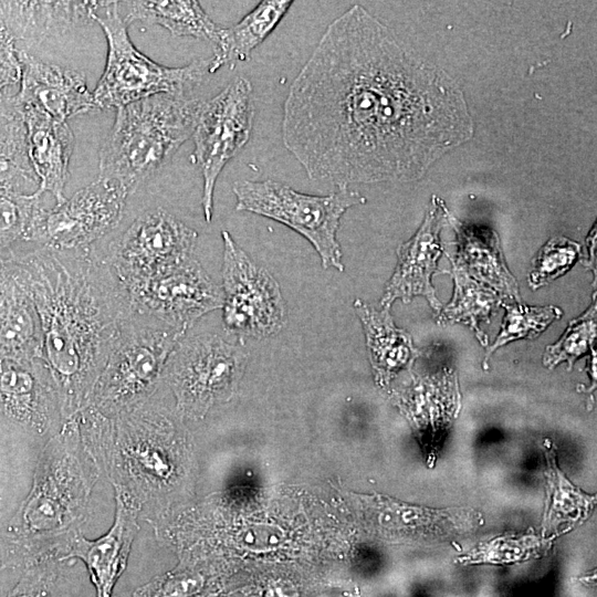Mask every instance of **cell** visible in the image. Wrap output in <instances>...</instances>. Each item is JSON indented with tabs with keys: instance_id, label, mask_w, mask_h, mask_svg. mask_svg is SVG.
<instances>
[{
	"instance_id": "6da1fadb",
	"label": "cell",
	"mask_w": 597,
	"mask_h": 597,
	"mask_svg": "<svg viewBox=\"0 0 597 597\" xmlns=\"http://www.w3.org/2000/svg\"><path fill=\"white\" fill-rule=\"evenodd\" d=\"M472 134L459 84L359 4L327 25L283 104L284 147L336 187L419 179Z\"/></svg>"
},
{
	"instance_id": "7a4b0ae2",
	"label": "cell",
	"mask_w": 597,
	"mask_h": 597,
	"mask_svg": "<svg viewBox=\"0 0 597 597\" xmlns=\"http://www.w3.org/2000/svg\"><path fill=\"white\" fill-rule=\"evenodd\" d=\"M44 359L69 421L87 407L122 324L134 308L114 271L86 251L42 248L30 262Z\"/></svg>"
},
{
	"instance_id": "3957f363",
	"label": "cell",
	"mask_w": 597,
	"mask_h": 597,
	"mask_svg": "<svg viewBox=\"0 0 597 597\" xmlns=\"http://www.w3.org/2000/svg\"><path fill=\"white\" fill-rule=\"evenodd\" d=\"M63 425L44 449L33 488L3 534L7 563L40 562L61 545L71 547L80 535L94 473L81 450L77 420Z\"/></svg>"
},
{
	"instance_id": "277c9868",
	"label": "cell",
	"mask_w": 597,
	"mask_h": 597,
	"mask_svg": "<svg viewBox=\"0 0 597 597\" xmlns=\"http://www.w3.org/2000/svg\"><path fill=\"white\" fill-rule=\"evenodd\" d=\"M202 102L158 94L118 108L101 147L97 178L134 192L192 137Z\"/></svg>"
},
{
	"instance_id": "5b68a950",
	"label": "cell",
	"mask_w": 597,
	"mask_h": 597,
	"mask_svg": "<svg viewBox=\"0 0 597 597\" xmlns=\"http://www.w3.org/2000/svg\"><path fill=\"white\" fill-rule=\"evenodd\" d=\"M184 335L134 310L119 328L86 408L111 417L147 401Z\"/></svg>"
},
{
	"instance_id": "8992f818",
	"label": "cell",
	"mask_w": 597,
	"mask_h": 597,
	"mask_svg": "<svg viewBox=\"0 0 597 597\" xmlns=\"http://www.w3.org/2000/svg\"><path fill=\"white\" fill-rule=\"evenodd\" d=\"M93 21L107 41L106 65L93 92L97 109H118L158 94L190 96L210 75V59L168 67L139 52L128 36L118 1H97Z\"/></svg>"
},
{
	"instance_id": "52a82bcc",
	"label": "cell",
	"mask_w": 597,
	"mask_h": 597,
	"mask_svg": "<svg viewBox=\"0 0 597 597\" xmlns=\"http://www.w3.org/2000/svg\"><path fill=\"white\" fill-rule=\"evenodd\" d=\"M232 191L238 211L263 216L291 228L314 247L324 269L344 270L336 235L345 211L365 202L357 191L337 187L329 195L315 196L271 179L235 181Z\"/></svg>"
},
{
	"instance_id": "ba28073f",
	"label": "cell",
	"mask_w": 597,
	"mask_h": 597,
	"mask_svg": "<svg viewBox=\"0 0 597 597\" xmlns=\"http://www.w3.org/2000/svg\"><path fill=\"white\" fill-rule=\"evenodd\" d=\"M251 82L238 76L218 95L203 101L195 132L193 163L203 180L202 210L211 221L217 179L224 166L247 145L254 121Z\"/></svg>"
},
{
	"instance_id": "9c48e42d",
	"label": "cell",
	"mask_w": 597,
	"mask_h": 597,
	"mask_svg": "<svg viewBox=\"0 0 597 597\" xmlns=\"http://www.w3.org/2000/svg\"><path fill=\"white\" fill-rule=\"evenodd\" d=\"M223 327L242 338H265L285 323V304L277 282L222 231Z\"/></svg>"
},
{
	"instance_id": "30bf717a",
	"label": "cell",
	"mask_w": 597,
	"mask_h": 597,
	"mask_svg": "<svg viewBox=\"0 0 597 597\" xmlns=\"http://www.w3.org/2000/svg\"><path fill=\"white\" fill-rule=\"evenodd\" d=\"M197 238L193 229L157 209L136 218L104 253L92 252L128 287L192 258Z\"/></svg>"
},
{
	"instance_id": "8fae6325",
	"label": "cell",
	"mask_w": 597,
	"mask_h": 597,
	"mask_svg": "<svg viewBox=\"0 0 597 597\" xmlns=\"http://www.w3.org/2000/svg\"><path fill=\"white\" fill-rule=\"evenodd\" d=\"M128 196L121 186L97 178L53 209L39 205L30 234L53 251L90 250L118 226Z\"/></svg>"
},
{
	"instance_id": "7c38bea8",
	"label": "cell",
	"mask_w": 597,
	"mask_h": 597,
	"mask_svg": "<svg viewBox=\"0 0 597 597\" xmlns=\"http://www.w3.org/2000/svg\"><path fill=\"white\" fill-rule=\"evenodd\" d=\"M245 364L247 354L235 345L218 335H196L180 339L164 376L175 390L178 406L200 416L233 390Z\"/></svg>"
},
{
	"instance_id": "4fadbf2b",
	"label": "cell",
	"mask_w": 597,
	"mask_h": 597,
	"mask_svg": "<svg viewBox=\"0 0 597 597\" xmlns=\"http://www.w3.org/2000/svg\"><path fill=\"white\" fill-rule=\"evenodd\" d=\"M126 289L136 312L182 334L223 304L222 291L193 256Z\"/></svg>"
},
{
	"instance_id": "5bb4252c",
	"label": "cell",
	"mask_w": 597,
	"mask_h": 597,
	"mask_svg": "<svg viewBox=\"0 0 597 597\" xmlns=\"http://www.w3.org/2000/svg\"><path fill=\"white\" fill-rule=\"evenodd\" d=\"M19 60L22 85L15 100L21 107L61 122L97 109L83 73L42 62L27 53H20Z\"/></svg>"
},
{
	"instance_id": "9a60e30c",
	"label": "cell",
	"mask_w": 597,
	"mask_h": 597,
	"mask_svg": "<svg viewBox=\"0 0 597 597\" xmlns=\"http://www.w3.org/2000/svg\"><path fill=\"white\" fill-rule=\"evenodd\" d=\"M444 212L443 203L432 200L415 237L398 248V263L381 300L384 307H389L395 300L409 302L416 295H423L439 310L440 303L430 280L442 249L439 232Z\"/></svg>"
},
{
	"instance_id": "2e32d148",
	"label": "cell",
	"mask_w": 597,
	"mask_h": 597,
	"mask_svg": "<svg viewBox=\"0 0 597 597\" xmlns=\"http://www.w3.org/2000/svg\"><path fill=\"white\" fill-rule=\"evenodd\" d=\"M20 108L27 127L29 159L39 177L38 190L32 196L40 198L43 192H50L56 205H61L66 200L64 188L74 149L73 132L67 122L32 108Z\"/></svg>"
},
{
	"instance_id": "e0dca14e",
	"label": "cell",
	"mask_w": 597,
	"mask_h": 597,
	"mask_svg": "<svg viewBox=\"0 0 597 597\" xmlns=\"http://www.w3.org/2000/svg\"><path fill=\"white\" fill-rule=\"evenodd\" d=\"M137 531V510L116 492V515L109 531L95 541L80 534L72 543L69 556L85 563L97 597H111Z\"/></svg>"
},
{
	"instance_id": "ac0fdd59",
	"label": "cell",
	"mask_w": 597,
	"mask_h": 597,
	"mask_svg": "<svg viewBox=\"0 0 597 597\" xmlns=\"http://www.w3.org/2000/svg\"><path fill=\"white\" fill-rule=\"evenodd\" d=\"M126 25L140 21L158 24L174 36H191L218 45L221 28L198 1H118Z\"/></svg>"
},
{
	"instance_id": "d6986e66",
	"label": "cell",
	"mask_w": 597,
	"mask_h": 597,
	"mask_svg": "<svg viewBox=\"0 0 597 597\" xmlns=\"http://www.w3.org/2000/svg\"><path fill=\"white\" fill-rule=\"evenodd\" d=\"M289 0L260 1L238 23L221 28L218 45L210 59V74L220 67L249 61L252 51L276 28L292 6Z\"/></svg>"
},
{
	"instance_id": "ffe728a7",
	"label": "cell",
	"mask_w": 597,
	"mask_h": 597,
	"mask_svg": "<svg viewBox=\"0 0 597 597\" xmlns=\"http://www.w3.org/2000/svg\"><path fill=\"white\" fill-rule=\"evenodd\" d=\"M354 306L364 326L375 375L379 381L386 383L412 362L418 352L409 334L394 324L388 307L377 311L360 300Z\"/></svg>"
},
{
	"instance_id": "44dd1931",
	"label": "cell",
	"mask_w": 597,
	"mask_h": 597,
	"mask_svg": "<svg viewBox=\"0 0 597 597\" xmlns=\"http://www.w3.org/2000/svg\"><path fill=\"white\" fill-rule=\"evenodd\" d=\"M459 239L460 260L482 281L501 295L520 302L515 279L510 274L496 233L489 229L465 226L448 211Z\"/></svg>"
},
{
	"instance_id": "7402d4cb",
	"label": "cell",
	"mask_w": 597,
	"mask_h": 597,
	"mask_svg": "<svg viewBox=\"0 0 597 597\" xmlns=\"http://www.w3.org/2000/svg\"><path fill=\"white\" fill-rule=\"evenodd\" d=\"M21 35L40 42L93 21L97 1H36L12 3Z\"/></svg>"
},
{
	"instance_id": "603a6c76",
	"label": "cell",
	"mask_w": 597,
	"mask_h": 597,
	"mask_svg": "<svg viewBox=\"0 0 597 597\" xmlns=\"http://www.w3.org/2000/svg\"><path fill=\"white\" fill-rule=\"evenodd\" d=\"M370 509L383 527L422 537L447 535L472 523L469 512L461 510H431L388 501L375 502Z\"/></svg>"
},
{
	"instance_id": "cb8c5ba5",
	"label": "cell",
	"mask_w": 597,
	"mask_h": 597,
	"mask_svg": "<svg viewBox=\"0 0 597 597\" xmlns=\"http://www.w3.org/2000/svg\"><path fill=\"white\" fill-rule=\"evenodd\" d=\"M0 348L6 354L44 359L35 306L14 291L0 293Z\"/></svg>"
},
{
	"instance_id": "d4e9b609",
	"label": "cell",
	"mask_w": 597,
	"mask_h": 597,
	"mask_svg": "<svg viewBox=\"0 0 597 597\" xmlns=\"http://www.w3.org/2000/svg\"><path fill=\"white\" fill-rule=\"evenodd\" d=\"M547 507L544 517L545 531L569 526L584 520L595 499L572 484L558 469L555 452L546 448Z\"/></svg>"
},
{
	"instance_id": "484cf974",
	"label": "cell",
	"mask_w": 597,
	"mask_h": 597,
	"mask_svg": "<svg viewBox=\"0 0 597 597\" xmlns=\"http://www.w3.org/2000/svg\"><path fill=\"white\" fill-rule=\"evenodd\" d=\"M455 294L453 302L448 305L442 316L449 321H465L479 332L478 322L484 320L493 304L494 296L483 290L478 283L471 280L463 271L461 264L454 263Z\"/></svg>"
},
{
	"instance_id": "4316f807",
	"label": "cell",
	"mask_w": 597,
	"mask_h": 597,
	"mask_svg": "<svg viewBox=\"0 0 597 597\" xmlns=\"http://www.w3.org/2000/svg\"><path fill=\"white\" fill-rule=\"evenodd\" d=\"M554 306L530 307L526 305H507L502 331L485 358L498 347L520 338H533L545 329L549 323L561 316Z\"/></svg>"
},
{
	"instance_id": "83f0119b",
	"label": "cell",
	"mask_w": 597,
	"mask_h": 597,
	"mask_svg": "<svg viewBox=\"0 0 597 597\" xmlns=\"http://www.w3.org/2000/svg\"><path fill=\"white\" fill-rule=\"evenodd\" d=\"M579 253L578 243L563 237L551 239L538 252L530 271L533 289L543 286L564 274Z\"/></svg>"
},
{
	"instance_id": "f1b7e54d",
	"label": "cell",
	"mask_w": 597,
	"mask_h": 597,
	"mask_svg": "<svg viewBox=\"0 0 597 597\" xmlns=\"http://www.w3.org/2000/svg\"><path fill=\"white\" fill-rule=\"evenodd\" d=\"M595 327L594 307L580 318L572 322L559 342L546 348L543 357L544 364L552 368L561 362H568L570 368L573 362L586 352L587 346L593 342Z\"/></svg>"
},
{
	"instance_id": "f546056e",
	"label": "cell",
	"mask_w": 597,
	"mask_h": 597,
	"mask_svg": "<svg viewBox=\"0 0 597 597\" xmlns=\"http://www.w3.org/2000/svg\"><path fill=\"white\" fill-rule=\"evenodd\" d=\"M54 578L49 566L38 565L25 573L7 597H48Z\"/></svg>"
},
{
	"instance_id": "4dcf8cb0",
	"label": "cell",
	"mask_w": 597,
	"mask_h": 597,
	"mask_svg": "<svg viewBox=\"0 0 597 597\" xmlns=\"http://www.w3.org/2000/svg\"><path fill=\"white\" fill-rule=\"evenodd\" d=\"M21 75V63L15 55L13 39L0 24V91L17 83Z\"/></svg>"
},
{
	"instance_id": "1f68e13d",
	"label": "cell",
	"mask_w": 597,
	"mask_h": 597,
	"mask_svg": "<svg viewBox=\"0 0 597 597\" xmlns=\"http://www.w3.org/2000/svg\"><path fill=\"white\" fill-rule=\"evenodd\" d=\"M295 588L289 583L273 585L269 590L268 597H296Z\"/></svg>"
}]
</instances>
